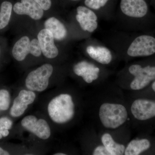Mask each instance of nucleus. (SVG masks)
I'll return each instance as SVG.
<instances>
[{"mask_svg": "<svg viewBox=\"0 0 155 155\" xmlns=\"http://www.w3.org/2000/svg\"><path fill=\"white\" fill-rule=\"evenodd\" d=\"M102 142L111 155H122L124 154L125 147L122 144L116 143L114 141L110 134L106 133L102 136Z\"/></svg>", "mask_w": 155, "mask_h": 155, "instance_id": "nucleus-18", "label": "nucleus"}, {"mask_svg": "<svg viewBox=\"0 0 155 155\" xmlns=\"http://www.w3.org/2000/svg\"><path fill=\"white\" fill-rule=\"evenodd\" d=\"M53 72L51 65L44 64L29 73L25 79V86L31 91H44L47 88Z\"/></svg>", "mask_w": 155, "mask_h": 155, "instance_id": "nucleus-3", "label": "nucleus"}, {"mask_svg": "<svg viewBox=\"0 0 155 155\" xmlns=\"http://www.w3.org/2000/svg\"><path fill=\"white\" fill-rule=\"evenodd\" d=\"M38 3L45 11H47L51 8V0H34Z\"/></svg>", "mask_w": 155, "mask_h": 155, "instance_id": "nucleus-24", "label": "nucleus"}, {"mask_svg": "<svg viewBox=\"0 0 155 155\" xmlns=\"http://www.w3.org/2000/svg\"><path fill=\"white\" fill-rule=\"evenodd\" d=\"M30 41L28 37L25 36L19 39L12 48V54L18 61H23L26 56L30 54Z\"/></svg>", "mask_w": 155, "mask_h": 155, "instance_id": "nucleus-15", "label": "nucleus"}, {"mask_svg": "<svg viewBox=\"0 0 155 155\" xmlns=\"http://www.w3.org/2000/svg\"><path fill=\"white\" fill-rule=\"evenodd\" d=\"M109 0H85L87 7L93 10H97L105 5Z\"/></svg>", "mask_w": 155, "mask_h": 155, "instance_id": "nucleus-21", "label": "nucleus"}, {"mask_svg": "<svg viewBox=\"0 0 155 155\" xmlns=\"http://www.w3.org/2000/svg\"><path fill=\"white\" fill-rule=\"evenodd\" d=\"M152 87L153 90L155 92V81L153 82Z\"/></svg>", "mask_w": 155, "mask_h": 155, "instance_id": "nucleus-26", "label": "nucleus"}, {"mask_svg": "<svg viewBox=\"0 0 155 155\" xmlns=\"http://www.w3.org/2000/svg\"><path fill=\"white\" fill-rule=\"evenodd\" d=\"M13 10L18 15H27L35 20L41 19L44 10L34 0H21V2L16 3Z\"/></svg>", "mask_w": 155, "mask_h": 155, "instance_id": "nucleus-8", "label": "nucleus"}, {"mask_svg": "<svg viewBox=\"0 0 155 155\" xmlns=\"http://www.w3.org/2000/svg\"><path fill=\"white\" fill-rule=\"evenodd\" d=\"M150 143L146 139L131 140L125 148V155H138L149 149Z\"/></svg>", "mask_w": 155, "mask_h": 155, "instance_id": "nucleus-17", "label": "nucleus"}, {"mask_svg": "<svg viewBox=\"0 0 155 155\" xmlns=\"http://www.w3.org/2000/svg\"><path fill=\"white\" fill-rule=\"evenodd\" d=\"M128 70L134 76L130 84V88L133 90L144 88L155 79V67L148 66L143 68L138 64H134L130 66Z\"/></svg>", "mask_w": 155, "mask_h": 155, "instance_id": "nucleus-4", "label": "nucleus"}, {"mask_svg": "<svg viewBox=\"0 0 155 155\" xmlns=\"http://www.w3.org/2000/svg\"><path fill=\"white\" fill-rule=\"evenodd\" d=\"M155 53V38L147 35H140L135 38L127 50L131 57H146Z\"/></svg>", "mask_w": 155, "mask_h": 155, "instance_id": "nucleus-5", "label": "nucleus"}, {"mask_svg": "<svg viewBox=\"0 0 155 155\" xmlns=\"http://www.w3.org/2000/svg\"><path fill=\"white\" fill-rule=\"evenodd\" d=\"M131 111L136 119L141 121L155 117V101L146 99L135 100L131 107Z\"/></svg>", "mask_w": 155, "mask_h": 155, "instance_id": "nucleus-7", "label": "nucleus"}, {"mask_svg": "<svg viewBox=\"0 0 155 155\" xmlns=\"http://www.w3.org/2000/svg\"><path fill=\"white\" fill-rule=\"evenodd\" d=\"M42 53L41 48L38 39H33L30 41V54L35 57H38Z\"/></svg>", "mask_w": 155, "mask_h": 155, "instance_id": "nucleus-22", "label": "nucleus"}, {"mask_svg": "<svg viewBox=\"0 0 155 155\" xmlns=\"http://www.w3.org/2000/svg\"><path fill=\"white\" fill-rule=\"evenodd\" d=\"M76 20L84 31L93 32L97 28V17L94 11L84 6L77 8Z\"/></svg>", "mask_w": 155, "mask_h": 155, "instance_id": "nucleus-11", "label": "nucleus"}, {"mask_svg": "<svg viewBox=\"0 0 155 155\" xmlns=\"http://www.w3.org/2000/svg\"><path fill=\"white\" fill-rule=\"evenodd\" d=\"M94 155H111L110 153L104 146H99L94 150Z\"/></svg>", "mask_w": 155, "mask_h": 155, "instance_id": "nucleus-23", "label": "nucleus"}, {"mask_svg": "<svg viewBox=\"0 0 155 155\" xmlns=\"http://www.w3.org/2000/svg\"><path fill=\"white\" fill-rule=\"evenodd\" d=\"M54 155H66V154L63 153H57L54 154Z\"/></svg>", "mask_w": 155, "mask_h": 155, "instance_id": "nucleus-27", "label": "nucleus"}, {"mask_svg": "<svg viewBox=\"0 0 155 155\" xmlns=\"http://www.w3.org/2000/svg\"><path fill=\"white\" fill-rule=\"evenodd\" d=\"M48 112L51 119L56 123L62 124L68 122L74 115L72 97L61 94L54 98L49 104Z\"/></svg>", "mask_w": 155, "mask_h": 155, "instance_id": "nucleus-1", "label": "nucleus"}, {"mask_svg": "<svg viewBox=\"0 0 155 155\" xmlns=\"http://www.w3.org/2000/svg\"><path fill=\"white\" fill-rule=\"evenodd\" d=\"M9 153L0 147V155H9Z\"/></svg>", "mask_w": 155, "mask_h": 155, "instance_id": "nucleus-25", "label": "nucleus"}, {"mask_svg": "<svg viewBox=\"0 0 155 155\" xmlns=\"http://www.w3.org/2000/svg\"><path fill=\"white\" fill-rule=\"evenodd\" d=\"M71 1H78V0H71Z\"/></svg>", "mask_w": 155, "mask_h": 155, "instance_id": "nucleus-29", "label": "nucleus"}, {"mask_svg": "<svg viewBox=\"0 0 155 155\" xmlns=\"http://www.w3.org/2000/svg\"><path fill=\"white\" fill-rule=\"evenodd\" d=\"M46 29L49 31L57 40L64 39L67 35V30L64 24L55 17H51L45 22Z\"/></svg>", "mask_w": 155, "mask_h": 155, "instance_id": "nucleus-16", "label": "nucleus"}, {"mask_svg": "<svg viewBox=\"0 0 155 155\" xmlns=\"http://www.w3.org/2000/svg\"><path fill=\"white\" fill-rule=\"evenodd\" d=\"M99 117L105 127L115 129L126 122L127 113L126 108L122 105L104 103L100 108Z\"/></svg>", "mask_w": 155, "mask_h": 155, "instance_id": "nucleus-2", "label": "nucleus"}, {"mask_svg": "<svg viewBox=\"0 0 155 155\" xmlns=\"http://www.w3.org/2000/svg\"><path fill=\"white\" fill-rule=\"evenodd\" d=\"M2 46L0 45V58H1V54H2Z\"/></svg>", "mask_w": 155, "mask_h": 155, "instance_id": "nucleus-28", "label": "nucleus"}, {"mask_svg": "<svg viewBox=\"0 0 155 155\" xmlns=\"http://www.w3.org/2000/svg\"><path fill=\"white\" fill-rule=\"evenodd\" d=\"M120 8L123 14L133 18H141L146 15L148 6L144 0H121Z\"/></svg>", "mask_w": 155, "mask_h": 155, "instance_id": "nucleus-9", "label": "nucleus"}, {"mask_svg": "<svg viewBox=\"0 0 155 155\" xmlns=\"http://www.w3.org/2000/svg\"><path fill=\"white\" fill-rule=\"evenodd\" d=\"M12 124V121L7 117H3L0 119V139L3 137H6L8 135V130L11 129Z\"/></svg>", "mask_w": 155, "mask_h": 155, "instance_id": "nucleus-19", "label": "nucleus"}, {"mask_svg": "<svg viewBox=\"0 0 155 155\" xmlns=\"http://www.w3.org/2000/svg\"><path fill=\"white\" fill-rule=\"evenodd\" d=\"M38 39L44 55L47 58L53 59L57 57L59 54L58 48L54 42V36L48 29L44 28L39 32Z\"/></svg>", "mask_w": 155, "mask_h": 155, "instance_id": "nucleus-12", "label": "nucleus"}, {"mask_svg": "<svg viewBox=\"0 0 155 155\" xmlns=\"http://www.w3.org/2000/svg\"><path fill=\"white\" fill-rule=\"evenodd\" d=\"M86 51L91 58L100 64H108L112 61L110 51L104 47L89 46L87 48Z\"/></svg>", "mask_w": 155, "mask_h": 155, "instance_id": "nucleus-14", "label": "nucleus"}, {"mask_svg": "<svg viewBox=\"0 0 155 155\" xmlns=\"http://www.w3.org/2000/svg\"><path fill=\"white\" fill-rule=\"evenodd\" d=\"M10 104V95L8 91L0 90V110H6L8 109Z\"/></svg>", "mask_w": 155, "mask_h": 155, "instance_id": "nucleus-20", "label": "nucleus"}, {"mask_svg": "<svg viewBox=\"0 0 155 155\" xmlns=\"http://www.w3.org/2000/svg\"><path fill=\"white\" fill-rule=\"evenodd\" d=\"M21 125L25 129L42 139H47L51 136L49 126L44 119H38L35 116H28L22 119Z\"/></svg>", "mask_w": 155, "mask_h": 155, "instance_id": "nucleus-6", "label": "nucleus"}, {"mask_svg": "<svg viewBox=\"0 0 155 155\" xmlns=\"http://www.w3.org/2000/svg\"><path fill=\"white\" fill-rule=\"evenodd\" d=\"M73 70L75 74L81 76L85 82L91 83L98 77L100 69L94 64L83 61L74 66Z\"/></svg>", "mask_w": 155, "mask_h": 155, "instance_id": "nucleus-13", "label": "nucleus"}, {"mask_svg": "<svg viewBox=\"0 0 155 155\" xmlns=\"http://www.w3.org/2000/svg\"><path fill=\"white\" fill-rule=\"evenodd\" d=\"M35 97V93L31 91H21L14 100L11 108L10 114L11 116L14 117L22 116L28 108V105L34 101Z\"/></svg>", "mask_w": 155, "mask_h": 155, "instance_id": "nucleus-10", "label": "nucleus"}]
</instances>
